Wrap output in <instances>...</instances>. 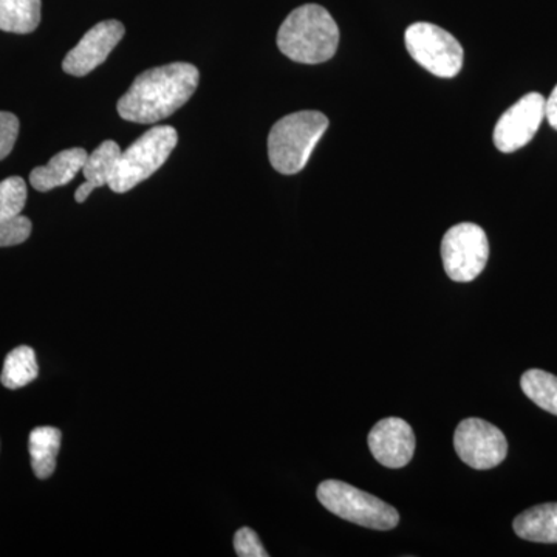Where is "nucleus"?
<instances>
[{
  "mask_svg": "<svg viewBox=\"0 0 557 557\" xmlns=\"http://www.w3.org/2000/svg\"><path fill=\"white\" fill-rule=\"evenodd\" d=\"M199 78V70L188 62L146 70L119 101L120 116L131 123H159L190 100Z\"/></svg>",
  "mask_w": 557,
  "mask_h": 557,
  "instance_id": "obj_1",
  "label": "nucleus"
},
{
  "mask_svg": "<svg viewBox=\"0 0 557 557\" xmlns=\"http://www.w3.org/2000/svg\"><path fill=\"white\" fill-rule=\"evenodd\" d=\"M339 28L324 7L307 3L289 13L277 33V47L300 64H321L338 50Z\"/></svg>",
  "mask_w": 557,
  "mask_h": 557,
  "instance_id": "obj_2",
  "label": "nucleus"
},
{
  "mask_svg": "<svg viewBox=\"0 0 557 557\" xmlns=\"http://www.w3.org/2000/svg\"><path fill=\"white\" fill-rule=\"evenodd\" d=\"M327 127V116L314 110L278 120L269 137V157L274 170L284 175L302 171Z\"/></svg>",
  "mask_w": 557,
  "mask_h": 557,
  "instance_id": "obj_3",
  "label": "nucleus"
},
{
  "mask_svg": "<svg viewBox=\"0 0 557 557\" xmlns=\"http://www.w3.org/2000/svg\"><path fill=\"white\" fill-rule=\"evenodd\" d=\"M177 131L171 126L152 127L121 152L119 164L110 178L109 186L113 193H129L139 183L152 177L170 159L177 146Z\"/></svg>",
  "mask_w": 557,
  "mask_h": 557,
  "instance_id": "obj_4",
  "label": "nucleus"
},
{
  "mask_svg": "<svg viewBox=\"0 0 557 557\" xmlns=\"http://www.w3.org/2000/svg\"><path fill=\"white\" fill-rule=\"evenodd\" d=\"M318 500L333 515L359 527L386 531L397 527L399 522L397 509L339 480L322 482L318 486Z\"/></svg>",
  "mask_w": 557,
  "mask_h": 557,
  "instance_id": "obj_5",
  "label": "nucleus"
},
{
  "mask_svg": "<svg viewBox=\"0 0 557 557\" xmlns=\"http://www.w3.org/2000/svg\"><path fill=\"white\" fill-rule=\"evenodd\" d=\"M410 57L438 78H454L463 65V47L449 32L428 22H417L406 30Z\"/></svg>",
  "mask_w": 557,
  "mask_h": 557,
  "instance_id": "obj_6",
  "label": "nucleus"
},
{
  "mask_svg": "<svg viewBox=\"0 0 557 557\" xmlns=\"http://www.w3.org/2000/svg\"><path fill=\"white\" fill-rule=\"evenodd\" d=\"M490 244L475 223H458L445 234L442 259L446 274L456 282H471L485 270Z\"/></svg>",
  "mask_w": 557,
  "mask_h": 557,
  "instance_id": "obj_7",
  "label": "nucleus"
},
{
  "mask_svg": "<svg viewBox=\"0 0 557 557\" xmlns=\"http://www.w3.org/2000/svg\"><path fill=\"white\" fill-rule=\"evenodd\" d=\"M458 457L468 467L485 471L498 467L507 458L508 442L504 432L482 418L461 421L454 435Z\"/></svg>",
  "mask_w": 557,
  "mask_h": 557,
  "instance_id": "obj_8",
  "label": "nucleus"
},
{
  "mask_svg": "<svg viewBox=\"0 0 557 557\" xmlns=\"http://www.w3.org/2000/svg\"><path fill=\"white\" fill-rule=\"evenodd\" d=\"M545 119V98L528 94L511 106L497 121L494 145L504 153L516 152L533 139Z\"/></svg>",
  "mask_w": 557,
  "mask_h": 557,
  "instance_id": "obj_9",
  "label": "nucleus"
},
{
  "mask_svg": "<svg viewBox=\"0 0 557 557\" xmlns=\"http://www.w3.org/2000/svg\"><path fill=\"white\" fill-rule=\"evenodd\" d=\"M124 25L120 21H104L84 35L75 49L70 50L62 69L73 76H86L108 60L112 50L123 39Z\"/></svg>",
  "mask_w": 557,
  "mask_h": 557,
  "instance_id": "obj_10",
  "label": "nucleus"
},
{
  "mask_svg": "<svg viewBox=\"0 0 557 557\" xmlns=\"http://www.w3.org/2000/svg\"><path fill=\"white\" fill-rule=\"evenodd\" d=\"M368 442L372 456L386 468L406 467L416 453V434L403 418L388 417L379 421L370 431Z\"/></svg>",
  "mask_w": 557,
  "mask_h": 557,
  "instance_id": "obj_11",
  "label": "nucleus"
},
{
  "mask_svg": "<svg viewBox=\"0 0 557 557\" xmlns=\"http://www.w3.org/2000/svg\"><path fill=\"white\" fill-rule=\"evenodd\" d=\"M87 157H89V153L83 148L62 150L46 166H39L32 171L30 183L33 188L39 190V193H49L51 189L69 185L76 177V174L83 171Z\"/></svg>",
  "mask_w": 557,
  "mask_h": 557,
  "instance_id": "obj_12",
  "label": "nucleus"
},
{
  "mask_svg": "<svg viewBox=\"0 0 557 557\" xmlns=\"http://www.w3.org/2000/svg\"><path fill=\"white\" fill-rule=\"evenodd\" d=\"M121 157V148L119 143L108 139L98 146L94 152L87 157L86 164L83 168L84 177L86 183L76 189L75 199L78 203H84L87 197L90 196L91 190L101 188V186L109 185L110 178L113 177V172L116 170Z\"/></svg>",
  "mask_w": 557,
  "mask_h": 557,
  "instance_id": "obj_13",
  "label": "nucleus"
},
{
  "mask_svg": "<svg viewBox=\"0 0 557 557\" xmlns=\"http://www.w3.org/2000/svg\"><path fill=\"white\" fill-rule=\"evenodd\" d=\"M516 534L523 541L557 544V504L537 505L515 519Z\"/></svg>",
  "mask_w": 557,
  "mask_h": 557,
  "instance_id": "obj_14",
  "label": "nucleus"
},
{
  "mask_svg": "<svg viewBox=\"0 0 557 557\" xmlns=\"http://www.w3.org/2000/svg\"><path fill=\"white\" fill-rule=\"evenodd\" d=\"M62 434L60 429L40 426L33 429L28 449H30L32 468L36 478L46 480L57 469V457L61 449Z\"/></svg>",
  "mask_w": 557,
  "mask_h": 557,
  "instance_id": "obj_15",
  "label": "nucleus"
},
{
  "mask_svg": "<svg viewBox=\"0 0 557 557\" xmlns=\"http://www.w3.org/2000/svg\"><path fill=\"white\" fill-rule=\"evenodd\" d=\"M40 22V0H0V30L27 35Z\"/></svg>",
  "mask_w": 557,
  "mask_h": 557,
  "instance_id": "obj_16",
  "label": "nucleus"
},
{
  "mask_svg": "<svg viewBox=\"0 0 557 557\" xmlns=\"http://www.w3.org/2000/svg\"><path fill=\"white\" fill-rule=\"evenodd\" d=\"M39 368L32 347L21 346L11 350L3 362L2 381L7 388H21L38 379Z\"/></svg>",
  "mask_w": 557,
  "mask_h": 557,
  "instance_id": "obj_17",
  "label": "nucleus"
},
{
  "mask_svg": "<svg viewBox=\"0 0 557 557\" xmlns=\"http://www.w3.org/2000/svg\"><path fill=\"white\" fill-rule=\"evenodd\" d=\"M520 386L539 408L557 416V376L545 370L531 369L523 373Z\"/></svg>",
  "mask_w": 557,
  "mask_h": 557,
  "instance_id": "obj_18",
  "label": "nucleus"
},
{
  "mask_svg": "<svg viewBox=\"0 0 557 557\" xmlns=\"http://www.w3.org/2000/svg\"><path fill=\"white\" fill-rule=\"evenodd\" d=\"M27 201V185L24 178L9 177L0 182V223L21 215Z\"/></svg>",
  "mask_w": 557,
  "mask_h": 557,
  "instance_id": "obj_19",
  "label": "nucleus"
},
{
  "mask_svg": "<svg viewBox=\"0 0 557 557\" xmlns=\"http://www.w3.org/2000/svg\"><path fill=\"white\" fill-rule=\"evenodd\" d=\"M30 219L24 215L5 220L0 223V247H14V245L24 244L32 234Z\"/></svg>",
  "mask_w": 557,
  "mask_h": 557,
  "instance_id": "obj_20",
  "label": "nucleus"
},
{
  "mask_svg": "<svg viewBox=\"0 0 557 557\" xmlns=\"http://www.w3.org/2000/svg\"><path fill=\"white\" fill-rule=\"evenodd\" d=\"M234 549L239 557H269L262 542L251 528L244 527L234 536Z\"/></svg>",
  "mask_w": 557,
  "mask_h": 557,
  "instance_id": "obj_21",
  "label": "nucleus"
},
{
  "mask_svg": "<svg viewBox=\"0 0 557 557\" xmlns=\"http://www.w3.org/2000/svg\"><path fill=\"white\" fill-rule=\"evenodd\" d=\"M20 135V120L10 112H0V160L7 159Z\"/></svg>",
  "mask_w": 557,
  "mask_h": 557,
  "instance_id": "obj_22",
  "label": "nucleus"
},
{
  "mask_svg": "<svg viewBox=\"0 0 557 557\" xmlns=\"http://www.w3.org/2000/svg\"><path fill=\"white\" fill-rule=\"evenodd\" d=\"M545 119L548 120L549 126L557 131V86L545 100Z\"/></svg>",
  "mask_w": 557,
  "mask_h": 557,
  "instance_id": "obj_23",
  "label": "nucleus"
}]
</instances>
